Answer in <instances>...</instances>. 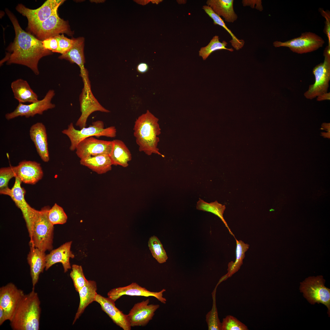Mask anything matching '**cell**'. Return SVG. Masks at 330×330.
Masks as SVG:
<instances>
[{"label":"cell","instance_id":"6da1fadb","mask_svg":"<svg viewBox=\"0 0 330 330\" xmlns=\"http://www.w3.org/2000/svg\"><path fill=\"white\" fill-rule=\"evenodd\" d=\"M5 11L13 25L15 36L13 42L7 47V52L1 61L0 65L6 61L7 65H24L38 75L39 61L43 57L52 54V52L43 47L42 41L24 30L16 16L9 9H6Z\"/></svg>","mask_w":330,"mask_h":330},{"label":"cell","instance_id":"7a4b0ae2","mask_svg":"<svg viewBox=\"0 0 330 330\" xmlns=\"http://www.w3.org/2000/svg\"><path fill=\"white\" fill-rule=\"evenodd\" d=\"M159 119L149 110L136 120L133 128L134 135L139 150L148 156L154 153L164 156L159 152L157 145L160 129Z\"/></svg>","mask_w":330,"mask_h":330},{"label":"cell","instance_id":"3957f363","mask_svg":"<svg viewBox=\"0 0 330 330\" xmlns=\"http://www.w3.org/2000/svg\"><path fill=\"white\" fill-rule=\"evenodd\" d=\"M40 302L38 293L32 288L31 292L24 294L10 322L13 330H38L41 312Z\"/></svg>","mask_w":330,"mask_h":330},{"label":"cell","instance_id":"277c9868","mask_svg":"<svg viewBox=\"0 0 330 330\" xmlns=\"http://www.w3.org/2000/svg\"><path fill=\"white\" fill-rule=\"evenodd\" d=\"M50 207H42L38 211L35 220L32 235L30 238V246L45 252L53 248L54 225L49 220L48 213Z\"/></svg>","mask_w":330,"mask_h":330},{"label":"cell","instance_id":"5b68a950","mask_svg":"<svg viewBox=\"0 0 330 330\" xmlns=\"http://www.w3.org/2000/svg\"><path fill=\"white\" fill-rule=\"evenodd\" d=\"M62 133L67 135L71 141L69 149L71 151L75 150L77 146L81 141L91 137L105 136L115 138L116 136V129L114 126L105 128L103 121L98 120L92 123L87 127H85L80 130L76 129L72 123L68 126L67 129L63 130Z\"/></svg>","mask_w":330,"mask_h":330},{"label":"cell","instance_id":"8992f818","mask_svg":"<svg viewBox=\"0 0 330 330\" xmlns=\"http://www.w3.org/2000/svg\"><path fill=\"white\" fill-rule=\"evenodd\" d=\"M57 9L52 14L43 22L28 29V32L35 35L40 40L65 33L68 35L72 34L67 21L60 18Z\"/></svg>","mask_w":330,"mask_h":330},{"label":"cell","instance_id":"52a82bcc","mask_svg":"<svg viewBox=\"0 0 330 330\" xmlns=\"http://www.w3.org/2000/svg\"><path fill=\"white\" fill-rule=\"evenodd\" d=\"M324 61L316 65L313 70L315 80L304 93L307 99L312 100L327 92L330 80V48L327 46L324 51Z\"/></svg>","mask_w":330,"mask_h":330},{"label":"cell","instance_id":"ba28073f","mask_svg":"<svg viewBox=\"0 0 330 330\" xmlns=\"http://www.w3.org/2000/svg\"><path fill=\"white\" fill-rule=\"evenodd\" d=\"M15 178L13 187L11 189L8 187L0 190V193L10 196L16 205L20 209L26 223L29 237L31 238L35 220L38 210L32 207L26 202L24 198L26 191L21 186L22 182L17 177H16Z\"/></svg>","mask_w":330,"mask_h":330},{"label":"cell","instance_id":"9c48e42d","mask_svg":"<svg viewBox=\"0 0 330 330\" xmlns=\"http://www.w3.org/2000/svg\"><path fill=\"white\" fill-rule=\"evenodd\" d=\"M324 283L322 277H310L300 283V290L311 304L321 303L326 306L330 314V290Z\"/></svg>","mask_w":330,"mask_h":330},{"label":"cell","instance_id":"30bf717a","mask_svg":"<svg viewBox=\"0 0 330 330\" xmlns=\"http://www.w3.org/2000/svg\"><path fill=\"white\" fill-rule=\"evenodd\" d=\"M324 43L321 37L314 33L306 32L298 37L284 42L275 41L273 45L275 47H287L293 52L303 54L316 50L322 47Z\"/></svg>","mask_w":330,"mask_h":330},{"label":"cell","instance_id":"8fae6325","mask_svg":"<svg viewBox=\"0 0 330 330\" xmlns=\"http://www.w3.org/2000/svg\"><path fill=\"white\" fill-rule=\"evenodd\" d=\"M55 95L54 90L50 89L41 100L28 105L19 103L13 112L5 115V118L9 120L19 116H24L28 118L33 117L37 114L42 115L44 111L55 107V105L51 102Z\"/></svg>","mask_w":330,"mask_h":330},{"label":"cell","instance_id":"7c38bea8","mask_svg":"<svg viewBox=\"0 0 330 330\" xmlns=\"http://www.w3.org/2000/svg\"><path fill=\"white\" fill-rule=\"evenodd\" d=\"M64 0H47L39 8L31 9L22 4H18L16 9L25 16L28 22L27 29H29L43 22L48 18Z\"/></svg>","mask_w":330,"mask_h":330},{"label":"cell","instance_id":"4fadbf2b","mask_svg":"<svg viewBox=\"0 0 330 330\" xmlns=\"http://www.w3.org/2000/svg\"><path fill=\"white\" fill-rule=\"evenodd\" d=\"M113 147L112 141L99 140L91 137L79 143L75 149L76 154L80 159L89 156L109 155Z\"/></svg>","mask_w":330,"mask_h":330},{"label":"cell","instance_id":"5bb4252c","mask_svg":"<svg viewBox=\"0 0 330 330\" xmlns=\"http://www.w3.org/2000/svg\"><path fill=\"white\" fill-rule=\"evenodd\" d=\"M24 292L12 283L0 288V306L4 310L7 320L11 322Z\"/></svg>","mask_w":330,"mask_h":330},{"label":"cell","instance_id":"9a60e30c","mask_svg":"<svg viewBox=\"0 0 330 330\" xmlns=\"http://www.w3.org/2000/svg\"><path fill=\"white\" fill-rule=\"evenodd\" d=\"M150 299L135 303L127 314L131 327H144L152 319L159 304H150Z\"/></svg>","mask_w":330,"mask_h":330},{"label":"cell","instance_id":"2e32d148","mask_svg":"<svg viewBox=\"0 0 330 330\" xmlns=\"http://www.w3.org/2000/svg\"><path fill=\"white\" fill-rule=\"evenodd\" d=\"M79 101L81 114L76 125L80 129L86 127L87 119L93 112L96 111L106 113L110 112L99 103L94 96L90 88L84 87L80 95Z\"/></svg>","mask_w":330,"mask_h":330},{"label":"cell","instance_id":"e0dca14e","mask_svg":"<svg viewBox=\"0 0 330 330\" xmlns=\"http://www.w3.org/2000/svg\"><path fill=\"white\" fill-rule=\"evenodd\" d=\"M166 291L164 289L159 292L150 291L142 287L136 282L123 287L115 288L111 290L108 293V297L115 302L123 295L130 296H152L160 302L165 304L167 300L163 297V293Z\"/></svg>","mask_w":330,"mask_h":330},{"label":"cell","instance_id":"ac0fdd59","mask_svg":"<svg viewBox=\"0 0 330 330\" xmlns=\"http://www.w3.org/2000/svg\"><path fill=\"white\" fill-rule=\"evenodd\" d=\"M94 301L99 303L102 310L111 319L114 323L123 330H130L131 326L128 316L118 309L115 302L108 297L97 294Z\"/></svg>","mask_w":330,"mask_h":330},{"label":"cell","instance_id":"d6986e66","mask_svg":"<svg viewBox=\"0 0 330 330\" xmlns=\"http://www.w3.org/2000/svg\"><path fill=\"white\" fill-rule=\"evenodd\" d=\"M16 177L25 184L34 185L41 180L43 171L41 164L34 161L23 160L15 166Z\"/></svg>","mask_w":330,"mask_h":330},{"label":"cell","instance_id":"ffe728a7","mask_svg":"<svg viewBox=\"0 0 330 330\" xmlns=\"http://www.w3.org/2000/svg\"><path fill=\"white\" fill-rule=\"evenodd\" d=\"M29 134L31 139L34 143L41 159L44 162H48L50 160V156L47 135L45 125L41 122H37L32 125L30 127Z\"/></svg>","mask_w":330,"mask_h":330},{"label":"cell","instance_id":"44dd1931","mask_svg":"<svg viewBox=\"0 0 330 330\" xmlns=\"http://www.w3.org/2000/svg\"><path fill=\"white\" fill-rule=\"evenodd\" d=\"M72 241L67 242L58 248L52 250L46 255V264L45 268L48 270L52 266L57 263H61L64 272H66L71 268L70 259L73 258L75 255L71 250Z\"/></svg>","mask_w":330,"mask_h":330},{"label":"cell","instance_id":"7402d4cb","mask_svg":"<svg viewBox=\"0 0 330 330\" xmlns=\"http://www.w3.org/2000/svg\"><path fill=\"white\" fill-rule=\"evenodd\" d=\"M46 255L45 252L30 246V250L27 259L30 267L32 288H35L38 282L40 274L43 272L45 268Z\"/></svg>","mask_w":330,"mask_h":330},{"label":"cell","instance_id":"603a6c76","mask_svg":"<svg viewBox=\"0 0 330 330\" xmlns=\"http://www.w3.org/2000/svg\"><path fill=\"white\" fill-rule=\"evenodd\" d=\"M74 43L72 48L67 52L61 54L58 57L61 59H65L72 63H75L80 67L81 76L88 74L84 67L85 62L84 54V39L82 37L73 38Z\"/></svg>","mask_w":330,"mask_h":330},{"label":"cell","instance_id":"cb8c5ba5","mask_svg":"<svg viewBox=\"0 0 330 330\" xmlns=\"http://www.w3.org/2000/svg\"><path fill=\"white\" fill-rule=\"evenodd\" d=\"M14 97L19 103H32L38 100L37 95L33 90L27 81L17 79L11 85Z\"/></svg>","mask_w":330,"mask_h":330},{"label":"cell","instance_id":"d4e9b609","mask_svg":"<svg viewBox=\"0 0 330 330\" xmlns=\"http://www.w3.org/2000/svg\"><path fill=\"white\" fill-rule=\"evenodd\" d=\"M80 163L99 174L110 170L112 165L109 155L107 154L89 156L80 159Z\"/></svg>","mask_w":330,"mask_h":330},{"label":"cell","instance_id":"484cf974","mask_svg":"<svg viewBox=\"0 0 330 330\" xmlns=\"http://www.w3.org/2000/svg\"><path fill=\"white\" fill-rule=\"evenodd\" d=\"M233 2V0H208L206 3L216 14L222 16L225 21L233 23L238 18L234 10Z\"/></svg>","mask_w":330,"mask_h":330},{"label":"cell","instance_id":"4316f807","mask_svg":"<svg viewBox=\"0 0 330 330\" xmlns=\"http://www.w3.org/2000/svg\"><path fill=\"white\" fill-rule=\"evenodd\" d=\"M97 286L96 282L89 280L86 284L79 291L80 297L79 305L73 322L74 324L83 313L86 307L94 301L97 293Z\"/></svg>","mask_w":330,"mask_h":330},{"label":"cell","instance_id":"83f0119b","mask_svg":"<svg viewBox=\"0 0 330 330\" xmlns=\"http://www.w3.org/2000/svg\"><path fill=\"white\" fill-rule=\"evenodd\" d=\"M112 141L113 149L109 155L112 165H119L124 167H127L128 162L132 159L130 150L122 141L115 139Z\"/></svg>","mask_w":330,"mask_h":330},{"label":"cell","instance_id":"f1b7e54d","mask_svg":"<svg viewBox=\"0 0 330 330\" xmlns=\"http://www.w3.org/2000/svg\"><path fill=\"white\" fill-rule=\"evenodd\" d=\"M237 247L236 249V259L235 262L231 261L228 264L227 273L222 277L226 280L231 277L237 272L243 263V260L245 257V252L249 248V245L245 244L241 240L236 239Z\"/></svg>","mask_w":330,"mask_h":330},{"label":"cell","instance_id":"f546056e","mask_svg":"<svg viewBox=\"0 0 330 330\" xmlns=\"http://www.w3.org/2000/svg\"><path fill=\"white\" fill-rule=\"evenodd\" d=\"M202 8L205 13L213 20L214 24L222 26L230 35L232 39L229 42L235 49L238 50L243 47L245 43L244 40L239 39L237 38L231 30L227 27L223 20L213 11L210 6L204 5L203 6Z\"/></svg>","mask_w":330,"mask_h":330},{"label":"cell","instance_id":"4dcf8cb0","mask_svg":"<svg viewBox=\"0 0 330 330\" xmlns=\"http://www.w3.org/2000/svg\"><path fill=\"white\" fill-rule=\"evenodd\" d=\"M196 208L199 210L211 212L218 216L228 228L230 233L233 235L223 216V214L226 209L225 205L218 203L217 201L208 203L199 198L197 202Z\"/></svg>","mask_w":330,"mask_h":330},{"label":"cell","instance_id":"1f68e13d","mask_svg":"<svg viewBox=\"0 0 330 330\" xmlns=\"http://www.w3.org/2000/svg\"><path fill=\"white\" fill-rule=\"evenodd\" d=\"M227 44L225 41H223L222 42H220L219 36L216 35L213 37L207 46L200 49L199 51V55L205 60L213 52L216 50L225 49L233 51V50L232 48L226 47Z\"/></svg>","mask_w":330,"mask_h":330},{"label":"cell","instance_id":"d6a6232c","mask_svg":"<svg viewBox=\"0 0 330 330\" xmlns=\"http://www.w3.org/2000/svg\"><path fill=\"white\" fill-rule=\"evenodd\" d=\"M148 244L153 257L160 264L166 262L168 257L162 244L157 237L154 235L150 237Z\"/></svg>","mask_w":330,"mask_h":330},{"label":"cell","instance_id":"836d02e7","mask_svg":"<svg viewBox=\"0 0 330 330\" xmlns=\"http://www.w3.org/2000/svg\"><path fill=\"white\" fill-rule=\"evenodd\" d=\"M217 287L212 293L213 305L211 310L206 316V321L209 330H222V323L218 317L216 302L215 293Z\"/></svg>","mask_w":330,"mask_h":330},{"label":"cell","instance_id":"e575fe53","mask_svg":"<svg viewBox=\"0 0 330 330\" xmlns=\"http://www.w3.org/2000/svg\"><path fill=\"white\" fill-rule=\"evenodd\" d=\"M48 218L53 225L56 224H63L67 220L68 217L63 208L55 203L49 210Z\"/></svg>","mask_w":330,"mask_h":330},{"label":"cell","instance_id":"d590c367","mask_svg":"<svg viewBox=\"0 0 330 330\" xmlns=\"http://www.w3.org/2000/svg\"><path fill=\"white\" fill-rule=\"evenodd\" d=\"M70 276L73 281L75 289L78 292L88 281L84 275L81 266L73 264Z\"/></svg>","mask_w":330,"mask_h":330},{"label":"cell","instance_id":"8d00e7d4","mask_svg":"<svg viewBox=\"0 0 330 330\" xmlns=\"http://www.w3.org/2000/svg\"><path fill=\"white\" fill-rule=\"evenodd\" d=\"M222 330H248V327L236 318L228 315L223 318Z\"/></svg>","mask_w":330,"mask_h":330},{"label":"cell","instance_id":"74e56055","mask_svg":"<svg viewBox=\"0 0 330 330\" xmlns=\"http://www.w3.org/2000/svg\"><path fill=\"white\" fill-rule=\"evenodd\" d=\"M16 177L15 166L2 167L0 169V190L7 188L10 180Z\"/></svg>","mask_w":330,"mask_h":330},{"label":"cell","instance_id":"f35d334b","mask_svg":"<svg viewBox=\"0 0 330 330\" xmlns=\"http://www.w3.org/2000/svg\"><path fill=\"white\" fill-rule=\"evenodd\" d=\"M58 42V47L56 51L63 54L68 51L72 47L74 39H70L65 36L63 34L55 36Z\"/></svg>","mask_w":330,"mask_h":330},{"label":"cell","instance_id":"ab89813d","mask_svg":"<svg viewBox=\"0 0 330 330\" xmlns=\"http://www.w3.org/2000/svg\"><path fill=\"white\" fill-rule=\"evenodd\" d=\"M319 11L325 19L323 31L328 38V45L330 46V12L328 10L325 11L322 8H320L319 9Z\"/></svg>","mask_w":330,"mask_h":330},{"label":"cell","instance_id":"60d3db41","mask_svg":"<svg viewBox=\"0 0 330 330\" xmlns=\"http://www.w3.org/2000/svg\"><path fill=\"white\" fill-rule=\"evenodd\" d=\"M43 47L46 49L56 52L58 47V42L55 37H50L42 41Z\"/></svg>","mask_w":330,"mask_h":330},{"label":"cell","instance_id":"b9f144b4","mask_svg":"<svg viewBox=\"0 0 330 330\" xmlns=\"http://www.w3.org/2000/svg\"><path fill=\"white\" fill-rule=\"evenodd\" d=\"M242 3L243 6H249L261 11L263 9L261 0H243L242 1Z\"/></svg>","mask_w":330,"mask_h":330},{"label":"cell","instance_id":"7bdbcfd3","mask_svg":"<svg viewBox=\"0 0 330 330\" xmlns=\"http://www.w3.org/2000/svg\"><path fill=\"white\" fill-rule=\"evenodd\" d=\"M136 69L139 73L143 74L146 72L148 71L149 66L146 63L141 62L137 65Z\"/></svg>","mask_w":330,"mask_h":330},{"label":"cell","instance_id":"ee69618b","mask_svg":"<svg viewBox=\"0 0 330 330\" xmlns=\"http://www.w3.org/2000/svg\"><path fill=\"white\" fill-rule=\"evenodd\" d=\"M330 100V92H327L321 94L317 97V100L321 101Z\"/></svg>","mask_w":330,"mask_h":330},{"label":"cell","instance_id":"f6af8a7d","mask_svg":"<svg viewBox=\"0 0 330 330\" xmlns=\"http://www.w3.org/2000/svg\"><path fill=\"white\" fill-rule=\"evenodd\" d=\"M7 320L5 312L2 307L0 306V325Z\"/></svg>","mask_w":330,"mask_h":330}]
</instances>
